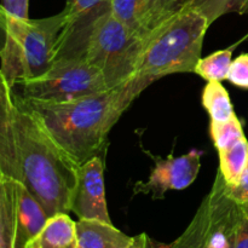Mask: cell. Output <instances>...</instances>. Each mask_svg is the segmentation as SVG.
<instances>
[{
    "label": "cell",
    "mask_w": 248,
    "mask_h": 248,
    "mask_svg": "<svg viewBox=\"0 0 248 248\" xmlns=\"http://www.w3.org/2000/svg\"><path fill=\"white\" fill-rule=\"evenodd\" d=\"M79 165L0 78V174L21 182L48 217L69 213Z\"/></svg>",
    "instance_id": "obj_1"
},
{
    "label": "cell",
    "mask_w": 248,
    "mask_h": 248,
    "mask_svg": "<svg viewBox=\"0 0 248 248\" xmlns=\"http://www.w3.org/2000/svg\"><path fill=\"white\" fill-rule=\"evenodd\" d=\"M14 97L41 121L56 143L79 166L101 156L109 132L137 98L128 85L64 103H41Z\"/></svg>",
    "instance_id": "obj_2"
},
{
    "label": "cell",
    "mask_w": 248,
    "mask_h": 248,
    "mask_svg": "<svg viewBox=\"0 0 248 248\" xmlns=\"http://www.w3.org/2000/svg\"><path fill=\"white\" fill-rule=\"evenodd\" d=\"M208 28L206 17L186 5L172 15L148 39L137 72L127 84L136 96L167 75L194 73Z\"/></svg>",
    "instance_id": "obj_3"
},
{
    "label": "cell",
    "mask_w": 248,
    "mask_h": 248,
    "mask_svg": "<svg viewBox=\"0 0 248 248\" xmlns=\"http://www.w3.org/2000/svg\"><path fill=\"white\" fill-rule=\"evenodd\" d=\"M4 44L0 78L14 89L19 81L40 77L52 67L67 14L45 18H17L0 11Z\"/></svg>",
    "instance_id": "obj_4"
},
{
    "label": "cell",
    "mask_w": 248,
    "mask_h": 248,
    "mask_svg": "<svg viewBox=\"0 0 248 248\" xmlns=\"http://www.w3.org/2000/svg\"><path fill=\"white\" fill-rule=\"evenodd\" d=\"M147 40L130 31L110 12L92 26L82 58L99 69L109 89L127 85L135 77Z\"/></svg>",
    "instance_id": "obj_5"
},
{
    "label": "cell",
    "mask_w": 248,
    "mask_h": 248,
    "mask_svg": "<svg viewBox=\"0 0 248 248\" xmlns=\"http://www.w3.org/2000/svg\"><path fill=\"white\" fill-rule=\"evenodd\" d=\"M241 205L230 196L218 171L210 193L205 196L183 234L165 248H235Z\"/></svg>",
    "instance_id": "obj_6"
},
{
    "label": "cell",
    "mask_w": 248,
    "mask_h": 248,
    "mask_svg": "<svg viewBox=\"0 0 248 248\" xmlns=\"http://www.w3.org/2000/svg\"><path fill=\"white\" fill-rule=\"evenodd\" d=\"M12 90L24 101L64 103L110 90L99 69L84 58L58 61L40 77L19 81Z\"/></svg>",
    "instance_id": "obj_7"
},
{
    "label": "cell",
    "mask_w": 248,
    "mask_h": 248,
    "mask_svg": "<svg viewBox=\"0 0 248 248\" xmlns=\"http://www.w3.org/2000/svg\"><path fill=\"white\" fill-rule=\"evenodd\" d=\"M48 216L17 179L0 174V248H27Z\"/></svg>",
    "instance_id": "obj_8"
},
{
    "label": "cell",
    "mask_w": 248,
    "mask_h": 248,
    "mask_svg": "<svg viewBox=\"0 0 248 248\" xmlns=\"http://www.w3.org/2000/svg\"><path fill=\"white\" fill-rule=\"evenodd\" d=\"M201 155L199 150H191L181 156L170 155L166 159H157L148 181L138 182L135 186V194L164 199L167 191L186 189L200 172Z\"/></svg>",
    "instance_id": "obj_9"
},
{
    "label": "cell",
    "mask_w": 248,
    "mask_h": 248,
    "mask_svg": "<svg viewBox=\"0 0 248 248\" xmlns=\"http://www.w3.org/2000/svg\"><path fill=\"white\" fill-rule=\"evenodd\" d=\"M70 211L79 219L101 220L113 224L107 206L102 156L92 157L79 166Z\"/></svg>",
    "instance_id": "obj_10"
},
{
    "label": "cell",
    "mask_w": 248,
    "mask_h": 248,
    "mask_svg": "<svg viewBox=\"0 0 248 248\" xmlns=\"http://www.w3.org/2000/svg\"><path fill=\"white\" fill-rule=\"evenodd\" d=\"M176 12L166 0H111V14L147 41Z\"/></svg>",
    "instance_id": "obj_11"
},
{
    "label": "cell",
    "mask_w": 248,
    "mask_h": 248,
    "mask_svg": "<svg viewBox=\"0 0 248 248\" xmlns=\"http://www.w3.org/2000/svg\"><path fill=\"white\" fill-rule=\"evenodd\" d=\"M77 234L78 248H126L133 239L113 224L101 220L79 219Z\"/></svg>",
    "instance_id": "obj_12"
},
{
    "label": "cell",
    "mask_w": 248,
    "mask_h": 248,
    "mask_svg": "<svg viewBox=\"0 0 248 248\" xmlns=\"http://www.w3.org/2000/svg\"><path fill=\"white\" fill-rule=\"evenodd\" d=\"M27 248H78L77 222L69 213L51 216Z\"/></svg>",
    "instance_id": "obj_13"
},
{
    "label": "cell",
    "mask_w": 248,
    "mask_h": 248,
    "mask_svg": "<svg viewBox=\"0 0 248 248\" xmlns=\"http://www.w3.org/2000/svg\"><path fill=\"white\" fill-rule=\"evenodd\" d=\"M219 170L228 186H232L239 182L240 177L248 165V140H240L232 147L218 152Z\"/></svg>",
    "instance_id": "obj_14"
},
{
    "label": "cell",
    "mask_w": 248,
    "mask_h": 248,
    "mask_svg": "<svg viewBox=\"0 0 248 248\" xmlns=\"http://www.w3.org/2000/svg\"><path fill=\"white\" fill-rule=\"evenodd\" d=\"M203 108L207 110L211 121L224 123L235 115L229 92L219 81H210L205 86L201 97Z\"/></svg>",
    "instance_id": "obj_15"
},
{
    "label": "cell",
    "mask_w": 248,
    "mask_h": 248,
    "mask_svg": "<svg viewBox=\"0 0 248 248\" xmlns=\"http://www.w3.org/2000/svg\"><path fill=\"white\" fill-rule=\"evenodd\" d=\"M235 50L234 45L224 48V50L216 51L206 57H201L196 63L194 73L206 80L210 81H219L228 79L230 65H232V51Z\"/></svg>",
    "instance_id": "obj_16"
},
{
    "label": "cell",
    "mask_w": 248,
    "mask_h": 248,
    "mask_svg": "<svg viewBox=\"0 0 248 248\" xmlns=\"http://www.w3.org/2000/svg\"><path fill=\"white\" fill-rule=\"evenodd\" d=\"M183 5L206 17L210 26L227 14L245 15L248 12V0H184Z\"/></svg>",
    "instance_id": "obj_17"
},
{
    "label": "cell",
    "mask_w": 248,
    "mask_h": 248,
    "mask_svg": "<svg viewBox=\"0 0 248 248\" xmlns=\"http://www.w3.org/2000/svg\"><path fill=\"white\" fill-rule=\"evenodd\" d=\"M210 133L213 144L217 148L218 152L228 149V148L232 147L237 142L246 138L241 121L239 120L236 115H234L230 120L224 121V123L211 121Z\"/></svg>",
    "instance_id": "obj_18"
},
{
    "label": "cell",
    "mask_w": 248,
    "mask_h": 248,
    "mask_svg": "<svg viewBox=\"0 0 248 248\" xmlns=\"http://www.w3.org/2000/svg\"><path fill=\"white\" fill-rule=\"evenodd\" d=\"M227 80L239 89L248 90V53H241L232 61Z\"/></svg>",
    "instance_id": "obj_19"
},
{
    "label": "cell",
    "mask_w": 248,
    "mask_h": 248,
    "mask_svg": "<svg viewBox=\"0 0 248 248\" xmlns=\"http://www.w3.org/2000/svg\"><path fill=\"white\" fill-rule=\"evenodd\" d=\"M28 9L29 0H1L0 11L17 18H29Z\"/></svg>",
    "instance_id": "obj_20"
},
{
    "label": "cell",
    "mask_w": 248,
    "mask_h": 248,
    "mask_svg": "<svg viewBox=\"0 0 248 248\" xmlns=\"http://www.w3.org/2000/svg\"><path fill=\"white\" fill-rule=\"evenodd\" d=\"M230 196L239 205H248V165L235 186H228Z\"/></svg>",
    "instance_id": "obj_21"
},
{
    "label": "cell",
    "mask_w": 248,
    "mask_h": 248,
    "mask_svg": "<svg viewBox=\"0 0 248 248\" xmlns=\"http://www.w3.org/2000/svg\"><path fill=\"white\" fill-rule=\"evenodd\" d=\"M235 248H248V205H241Z\"/></svg>",
    "instance_id": "obj_22"
},
{
    "label": "cell",
    "mask_w": 248,
    "mask_h": 248,
    "mask_svg": "<svg viewBox=\"0 0 248 248\" xmlns=\"http://www.w3.org/2000/svg\"><path fill=\"white\" fill-rule=\"evenodd\" d=\"M126 248H165V245L153 241L145 232L133 236L132 241Z\"/></svg>",
    "instance_id": "obj_23"
},
{
    "label": "cell",
    "mask_w": 248,
    "mask_h": 248,
    "mask_svg": "<svg viewBox=\"0 0 248 248\" xmlns=\"http://www.w3.org/2000/svg\"><path fill=\"white\" fill-rule=\"evenodd\" d=\"M166 2L170 6V9L173 10V11H178L183 6L184 0H166Z\"/></svg>",
    "instance_id": "obj_24"
},
{
    "label": "cell",
    "mask_w": 248,
    "mask_h": 248,
    "mask_svg": "<svg viewBox=\"0 0 248 248\" xmlns=\"http://www.w3.org/2000/svg\"><path fill=\"white\" fill-rule=\"evenodd\" d=\"M246 40H248V33L246 34V35L244 36V38H241V39H240L239 41H236V43L234 44V47H236V46H239L240 44H241V43H244V41H246Z\"/></svg>",
    "instance_id": "obj_25"
}]
</instances>
